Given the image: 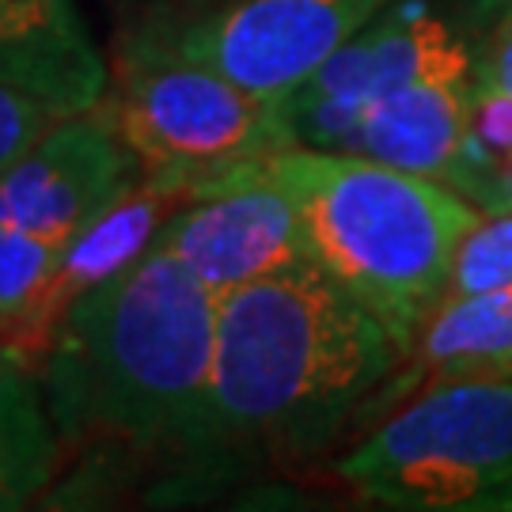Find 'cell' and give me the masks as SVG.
Segmentation results:
<instances>
[{
    "label": "cell",
    "mask_w": 512,
    "mask_h": 512,
    "mask_svg": "<svg viewBox=\"0 0 512 512\" xmlns=\"http://www.w3.org/2000/svg\"><path fill=\"white\" fill-rule=\"evenodd\" d=\"M399 346L315 262L220 296L205 456L327 444L395 376Z\"/></svg>",
    "instance_id": "cell-2"
},
{
    "label": "cell",
    "mask_w": 512,
    "mask_h": 512,
    "mask_svg": "<svg viewBox=\"0 0 512 512\" xmlns=\"http://www.w3.org/2000/svg\"><path fill=\"white\" fill-rule=\"evenodd\" d=\"M475 54V84L512 95V0H494V19Z\"/></svg>",
    "instance_id": "cell-17"
},
{
    "label": "cell",
    "mask_w": 512,
    "mask_h": 512,
    "mask_svg": "<svg viewBox=\"0 0 512 512\" xmlns=\"http://www.w3.org/2000/svg\"><path fill=\"white\" fill-rule=\"evenodd\" d=\"M220 296L167 247L61 315L38 380L61 440H122L205 459Z\"/></svg>",
    "instance_id": "cell-1"
},
{
    "label": "cell",
    "mask_w": 512,
    "mask_h": 512,
    "mask_svg": "<svg viewBox=\"0 0 512 512\" xmlns=\"http://www.w3.org/2000/svg\"><path fill=\"white\" fill-rule=\"evenodd\" d=\"M270 164L293 194L311 262L361 300L406 357L444 296L459 239L478 220L475 202L357 152L293 145Z\"/></svg>",
    "instance_id": "cell-3"
},
{
    "label": "cell",
    "mask_w": 512,
    "mask_h": 512,
    "mask_svg": "<svg viewBox=\"0 0 512 512\" xmlns=\"http://www.w3.org/2000/svg\"><path fill=\"white\" fill-rule=\"evenodd\" d=\"M357 494L399 512H512V380L421 387L342 463Z\"/></svg>",
    "instance_id": "cell-4"
},
{
    "label": "cell",
    "mask_w": 512,
    "mask_h": 512,
    "mask_svg": "<svg viewBox=\"0 0 512 512\" xmlns=\"http://www.w3.org/2000/svg\"><path fill=\"white\" fill-rule=\"evenodd\" d=\"M403 361V376H391L368 406L403 403L410 391L437 380L512 376V281L490 293L440 300Z\"/></svg>",
    "instance_id": "cell-12"
},
{
    "label": "cell",
    "mask_w": 512,
    "mask_h": 512,
    "mask_svg": "<svg viewBox=\"0 0 512 512\" xmlns=\"http://www.w3.org/2000/svg\"><path fill=\"white\" fill-rule=\"evenodd\" d=\"M190 198L194 190H186L183 183L152 171H137V179L61 247L38 296L0 330V346H8L35 368L54 338L61 315L84 293H92L95 285L118 277L141 255H148L167 228V220Z\"/></svg>",
    "instance_id": "cell-10"
},
{
    "label": "cell",
    "mask_w": 512,
    "mask_h": 512,
    "mask_svg": "<svg viewBox=\"0 0 512 512\" xmlns=\"http://www.w3.org/2000/svg\"><path fill=\"white\" fill-rule=\"evenodd\" d=\"M512 281V209H482L463 232L440 300L490 293Z\"/></svg>",
    "instance_id": "cell-14"
},
{
    "label": "cell",
    "mask_w": 512,
    "mask_h": 512,
    "mask_svg": "<svg viewBox=\"0 0 512 512\" xmlns=\"http://www.w3.org/2000/svg\"><path fill=\"white\" fill-rule=\"evenodd\" d=\"M57 421L38 372L0 346V512L27 509L57 471Z\"/></svg>",
    "instance_id": "cell-13"
},
{
    "label": "cell",
    "mask_w": 512,
    "mask_h": 512,
    "mask_svg": "<svg viewBox=\"0 0 512 512\" xmlns=\"http://www.w3.org/2000/svg\"><path fill=\"white\" fill-rule=\"evenodd\" d=\"M57 255L61 247L54 239L35 236L16 224L8 228V236L0 239V330L35 300L54 270Z\"/></svg>",
    "instance_id": "cell-15"
},
{
    "label": "cell",
    "mask_w": 512,
    "mask_h": 512,
    "mask_svg": "<svg viewBox=\"0 0 512 512\" xmlns=\"http://www.w3.org/2000/svg\"><path fill=\"white\" fill-rule=\"evenodd\" d=\"M137 171L141 164L103 99L99 107L61 114L31 152L0 175V194L16 228L65 247L137 179Z\"/></svg>",
    "instance_id": "cell-9"
},
{
    "label": "cell",
    "mask_w": 512,
    "mask_h": 512,
    "mask_svg": "<svg viewBox=\"0 0 512 512\" xmlns=\"http://www.w3.org/2000/svg\"><path fill=\"white\" fill-rule=\"evenodd\" d=\"M399 4L406 0H232L160 38L239 88L281 103L330 54Z\"/></svg>",
    "instance_id": "cell-6"
},
{
    "label": "cell",
    "mask_w": 512,
    "mask_h": 512,
    "mask_svg": "<svg viewBox=\"0 0 512 512\" xmlns=\"http://www.w3.org/2000/svg\"><path fill=\"white\" fill-rule=\"evenodd\" d=\"M440 69H475L471 46L421 8H391L285 95L281 110L296 145L338 152L353 118L372 99Z\"/></svg>",
    "instance_id": "cell-8"
},
{
    "label": "cell",
    "mask_w": 512,
    "mask_h": 512,
    "mask_svg": "<svg viewBox=\"0 0 512 512\" xmlns=\"http://www.w3.org/2000/svg\"><path fill=\"white\" fill-rule=\"evenodd\" d=\"M107 107L141 171L175 179L194 194L236 167L296 145L281 103L239 88L160 35L129 42Z\"/></svg>",
    "instance_id": "cell-5"
},
{
    "label": "cell",
    "mask_w": 512,
    "mask_h": 512,
    "mask_svg": "<svg viewBox=\"0 0 512 512\" xmlns=\"http://www.w3.org/2000/svg\"><path fill=\"white\" fill-rule=\"evenodd\" d=\"M8 228H12V217H8V205H4V194H0V239L8 236Z\"/></svg>",
    "instance_id": "cell-18"
},
{
    "label": "cell",
    "mask_w": 512,
    "mask_h": 512,
    "mask_svg": "<svg viewBox=\"0 0 512 512\" xmlns=\"http://www.w3.org/2000/svg\"><path fill=\"white\" fill-rule=\"evenodd\" d=\"M270 160L243 164L202 186L156 239L217 296L311 262L293 194Z\"/></svg>",
    "instance_id": "cell-7"
},
{
    "label": "cell",
    "mask_w": 512,
    "mask_h": 512,
    "mask_svg": "<svg viewBox=\"0 0 512 512\" xmlns=\"http://www.w3.org/2000/svg\"><path fill=\"white\" fill-rule=\"evenodd\" d=\"M57 118H61V110H54L46 99H38L35 92H27L19 84L0 80V175L12 164H19Z\"/></svg>",
    "instance_id": "cell-16"
},
{
    "label": "cell",
    "mask_w": 512,
    "mask_h": 512,
    "mask_svg": "<svg viewBox=\"0 0 512 512\" xmlns=\"http://www.w3.org/2000/svg\"><path fill=\"white\" fill-rule=\"evenodd\" d=\"M0 80L61 114L99 107L110 92L107 57L73 0H0Z\"/></svg>",
    "instance_id": "cell-11"
}]
</instances>
